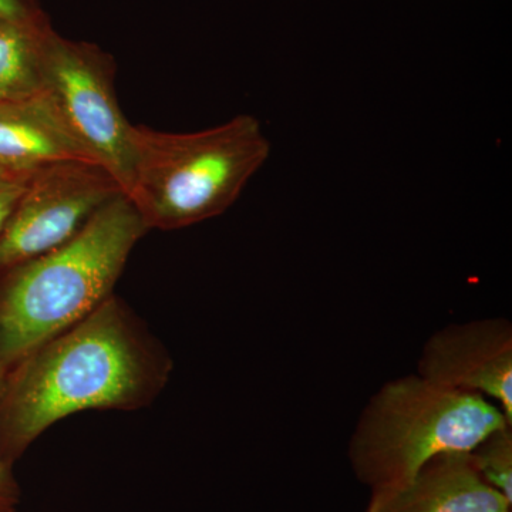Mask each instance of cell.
Here are the masks:
<instances>
[{
  "label": "cell",
  "mask_w": 512,
  "mask_h": 512,
  "mask_svg": "<svg viewBox=\"0 0 512 512\" xmlns=\"http://www.w3.org/2000/svg\"><path fill=\"white\" fill-rule=\"evenodd\" d=\"M29 178L0 181V231L5 227L10 212L15 208L22 192L25 191Z\"/></svg>",
  "instance_id": "13"
},
{
  "label": "cell",
  "mask_w": 512,
  "mask_h": 512,
  "mask_svg": "<svg viewBox=\"0 0 512 512\" xmlns=\"http://www.w3.org/2000/svg\"><path fill=\"white\" fill-rule=\"evenodd\" d=\"M53 29L45 10L0 19V103L42 93L43 50Z\"/></svg>",
  "instance_id": "10"
},
{
  "label": "cell",
  "mask_w": 512,
  "mask_h": 512,
  "mask_svg": "<svg viewBox=\"0 0 512 512\" xmlns=\"http://www.w3.org/2000/svg\"><path fill=\"white\" fill-rule=\"evenodd\" d=\"M417 375L458 392L480 394L512 424V325L505 318L451 323L424 343Z\"/></svg>",
  "instance_id": "7"
},
{
  "label": "cell",
  "mask_w": 512,
  "mask_h": 512,
  "mask_svg": "<svg viewBox=\"0 0 512 512\" xmlns=\"http://www.w3.org/2000/svg\"><path fill=\"white\" fill-rule=\"evenodd\" d=\"M173 362L116 296L6 370L0 453L12 466L56 421L86 410H136L163 392Z\"/></svg>",
  "instance_id": "1"
},
{
  "label": "cell",
  "mask_w": 512,
  "mask_h": 512,
  "mask_svg": "<svg viewBox=\"0 0 512 512\" xmlns=\"http://www.w3.org/2000/svg\"><path fill=\"white\" fill-rule=\"evenodd\" d=\"M467 454L481 480L512 504V426L488 434Z\"/></svg>",
  "instance_id": "11"
},
{
  "label": "cell",
  "mask_w": 512,
  "mask_h": 512,
  "mask_svg": "<svg viewBox=\"0 0 512 512\" xmlns=\"http://www.w3.org/2000/svg\"><path fill=\"white\" fill-rule=\"evenodd\" d=\"M13 178H29V177H18V175H13L8 173V171L0 168V181L2 180H13Z\"/></svg>",
  "instance_id": "15"
},
{
  "label": "cell",
  "mask_w": 512,
  "mask_h": 512,
  "mask_svg": "<svg viewBox=\"0 0 512 512\" xmlns=\"http://www.w3.org/2000/svg\"><path fill=\"white\" fill-rule=\"evenodd\" d=\"M6 367H0V390L6 375ZM18 501V487L10 473V466L0 453V512H15Z\"/></svg>",
  "instance_id": "12"
},
{
  "label": "cell",
  "mask_w": 512,
  "mask_h": 512,
  "mask_svg": "<svg viewBox=\"0 0 512 512\" xmlns=\"http://www.w3.org/2000/svg\"><path fill=\"white\" fill-rule=\"evenodd\" d=\"M120 194L113 175L97 164L66 161L36 171L0 231V278L67 244Z\"/></svg>",
  "instance_id": "6"
},
{
  "label": "cell",
  "mask_w": 512,
  "mask_h": 512,
  "mask_svg": "<svg viewBox=\"0 0 512 512\" xmlns=\"http://www.w3.org/2000/svg\"><path fill=\"white\" fill-rule=\"evenodd\" d=\"M66 161L92 163L45 94L0 103V168L32 177L47 165Z\"/></svg>",
  "instance_id": "9"
},
{
  "label": "cell",
  "mask_w": 512,
  "mask_h": 512,
  "mask_svg": "<svg viewBox=\"0 0 512 512\" xmlns=\"http://www.w3.org/2000/svg\"><path fill=\"white\" fill-rule=\"evenodd\" d=\"M128 200L148 229H180L224 214L271 154L261 121L239 114L207 130H130Z\"/></svg>",
  "instance_id": "3"
},
{
  "label": "cell",
  "mask_w": 512,
  "mask_h": 512,
  "mask_svg": "<svg viewBox=\"0 0 512 512\" xmlns=\"http://www.w3.org/2000/svg\"><path fill=\"white\" fill-rule=\"evenodd\" d=\"M363 512H512V504L481 480L467 453H451L402 484L372 491Z\"/></svg>",
  "instance_id": "8"
},
{
  "label": "cell",
  "mask_w": 512,
  "mask_h": 512,
  "mask_svg": "<svg viewBox=\"0 0 512 512\" xmlns=\"http://www.w3.org/2000/svg\"><path fill=\"white\" fill-rule=\"evenodd\" d=\"M37 8V0H0V19L28 15Z\"/></svg>",
  "instance_id": "14"
},
{
  "label": "cell",
  "mask_w": 512,
  "mask_h": 512,
  "mask_svg": "<svg viewBox=\"0 0 512 512\" xmlns=\"http://www.w3.org/2000/svg\"><path fill=\"white\" fill-rule=\"evenodd\" d=\"M114 79L116 63L109 53L50 30L42 93L89 160L109 171L127 194L133 173L131 124L120 109Z\"/></svg>",
  "instance_id": "5"
},
{
  "label": "cell",
  "mask_w": 512,
  "mask_h": 512,
  "mask_svg": "<svg viewBox=\"0 0 512 512\" xmlns=\"http://www.w3.org/2000/svg\"><path fill=\"white\" fill-rule=\"evenodd\" d=\"M147 231L133 202L120 194L67 244L2 276L0 367L9 369L111 298Z\"/></svg>",
  "instance_id": "2"
},
{
  "label": "cell",
  "mask_w": 512,
  "mask_h": 512,
  "mask_svg": "<svg viewBox=\"0 0 512 512\" xmlns=\"http://www.w3.org/2000/svg\"><path fill=\"white\" fill-rule=\"evenodd\" d=\"M512 426L497 404L414 373L384 383L363 407L348 444L359 483L370 491L410 480L436 457L468 453Z\"/></svg>",
  "instance_id": "4"
}]
</instances>
